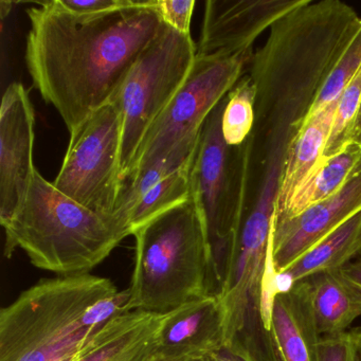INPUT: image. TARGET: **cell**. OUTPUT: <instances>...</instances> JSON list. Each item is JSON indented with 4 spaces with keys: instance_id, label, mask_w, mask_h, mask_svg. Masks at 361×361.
<instances>
[{
    "instance_id": "44dd1931",
    "label": "cell",
    "mask_w": 361,
    "mask_h": 361,
    "mask_svg": "<svg viewBox=\"0 0 361 361\" xmlns=\"http://www.w3.org/2000/svg\"><path fill=\"white\" fill-rule=\"evenodd\" d=\"M196 152V151H195ZM193 157L175 172L154 185L139 200L130 219V233L158 215L187 202L192 196Z\"/></svg>"
},
{
    "instance_id": "e0dca14e",
    "label": "cell",
    "mask_w": 361,
    "mask_h": 361,
    "mask_svg": "<svg viewBox=\"0 0 361 361\" xmlns=\"http://www.w3.org/2000/svg\"><path fill=\"white\" fill-rule=\"evenodd\" d=\"M335 104L308 118L291 141L279 181L276 221L286 212L298 190L324 157Z\"/></svg>"
},
{
    "instance_id": "f546056e",
    "label": "cell",
    "mask_w": 361,
    "mask_h": 361,
    "mask_svg": "<svg viewBox=\"0 0 361 361\" xmlns=\"http://www.w3.org/2000/svg\"><path fill=\"white\" fill-rule=\"evenodd\" d=\"M350 141H356L361 145V106L359 109L358 118H357L356 124H355L354 130H353Z\"/></svg>"
},
{
    "instance_id": "9a60e30c",
    "label": "cell",
    "mask_w": 361,
    "mask_h": 361,
    "mask_svg": "<svg viewBox=\"0 0 361 361\" xmlns=\"http://www.w3.org/2000/svg\"><path fill=\"white\" fill-rule=\"evenodd\" d=\"M157 326L139 310L111 319L81 345L54 361H147L157 350Z\"/></svg>"
},
{
    "instance_id": "4fadbf2b",
    "label": "cell",
    "mask_w": 361,
    "mask_h": 361,
    "mask_svg": "<svg viewBox=\"0 0 361 361\" xmlns=\"http://www.w3.org/2000/svg\"><path fill=\"white\" fill-rule=\"evenodd\" d=\"M360 212L361 171H359L335 195L308 207L295 216L274 221L271 236L274 278Z\"/></svg>"
},
{
    "instance_id": "7a4b0ae2",
    "label": "cell",
    "mask_w": 361,
    "mask_h": 361,
    "mask_svg": "<svg viewBox=\"0 0 361 361\" xmlns=\"http://www.w3.org/2000/svg\"><path fill=\"white\" fill-rule=\"evenodd\" d=\"M360 26V16L346 4L308 0L269 29L247 67L257 96L255 128L245 145L255 169L283 166L323 84Z\"/></svg>"
},
{
    "instance_id": "603a6c76",
    "label": "cell",
    "mask_w": 361,
    "mask_h": 361,
    "mask_svg": "<svg viewBox=\"0 0 361 361\" xmlns=\"http://www.w3.org/2000/svg\"><path fill=\"white\" fill-rule=\"evenodd\" d=\"M360 71L361 26L329 73L308 118L336 103L346 86L355 79Z\"/></svg>"
},
{
    "instance_id": "cb8c5ba5",
    "label": "cell",
    "mask_w": 361,
    "mask_h": 361,
    "mask_svg": "<svg viewBox=\"0 0 361 361\" xmlns=\"http://www.w3.org/2000/svg\"><path fill=\"white\" fill-rule=\"evenodd\" d=\"M361 106V71L336 101L324 156L333 155L350 142Z\"/></svg>"
},
{
    "instance_id": "2e32d148",
    "label": "cell",
    "mask_w": 361,
    "mask_h": 361,
    "mask_svg": "<svg viewBox=\"0 0 361 361\" xmlns=\"http://www.w3.org/2000/svg\"><path fill=\"white\" fill-rule=\"evenodd\" d=\"M270 331L280 361H318L321 335L317 329L305 281L276 293Z\"/></svg>"
},
{
    "instance_id": "3957f363",
    "label": "cell",
    "mask_w": 361,
    "mask_h": 361,
    "mask_svg": "<svg viewBox=\"0 0 361 361\" xmlns=\"http://www.w3.org/2000/svg\"><path fill=\"white\" fill-rule=\"evenodd\" d=\"M128 300L107 278L44 279L0 310V361H54L128 312Z\"/></svg>"
},
{
    "instance_id": "d6986e66",
    "label": "cell",
    "mask_w": 361,
    "mask_h": 361,
    "mask_svg": "<svg viewBox=\"0 0 361 361\" xmlns=\"http://www.w3.org/2000/svg\"><path fill=\"white\" fill-rule=\"evenodd\" d=\"M317 329L321 336L348 331L361 316V293L336 271L305 279Z\"/></svg>"
},
{
    "instance_id": "30bf717a",
    "label": "cell",
    "mask_w": 361,
    "mask_h": 361,
    "mask_svg": "<svg viewBox=\"0 0 361 361\" xmlns=\"http://www.w3.org/2000/svg\"><path fill=\"white\" fill-rule=\"evenodd\" d=\"M252 54L196 56L185 83L143 138L124 180L200 133L213 109L242 79Z\"/></svg>"
},
{
    "instance_id": "836d02e7",
    "label": "cell",
    "mask_w": 361,
    "mask_h": 361,
    "mask_svg": "<svg viewBox=\"0 0 361 361\" xmlns=\"http://www.w3.org/2000/svg\"><path fill=\"white\" fill-rule=\"evenodd\" d=\"M360 361H361V358H360Z\"/></svg>"
},
{
    "instance_id": "7c38bea8",
    "label": "cell",
    "mask_w": 361,
    "mask_h": 361,
    "mask_svg": "<svg viewBox=\"0 0 361 361\" xmlns=\"http://www.w3.org/2000/svg\"><path fill=\"white\" fill-rule=\"evenodd\" d=\"M308 0H208L197 56L252 54L257 37Z\"/></svg>"
},
{
    "instance_id": "277c9868",
    "label": "cell",
    "mask_w": 361,
    "mask_h": 361,
    "mask_svg": "<svg viewBox=\"0 0 361 361\" xmlns=\"http://www.w3.org/2000/svg\"><path fill=\"white\" fill-rule=\"evenodd\" d=\"M279 179H266L240 209L219 297L225 348L246 361H280L270 331L271 236Z\"/></svg>"
},
{
    "instance_id": "d6a6232c",
    "label": "cell",
    "mask_w": 361,
    "mask_h": 361,
    "mask_svg": "<svg viewBox=\"0 0 361 361\" xmlns=\"http://www.w3.org/2000/svg\"><path fill=\"white\" fill-rule=\"evenodd\" d=\"M192 361H213L212 358H211V356L204 357V358L202 359H196V360H192Z\"/></svg>"
},
{
    "instance_id": "ba28073f",
    "label": "cell",
    "mask_w": 361,
    "mask_h": 361,
    "mask_svg": "<svg viewBox=\"0 0 361 361\" xmlns=\"http://www.w3.org/2000/svg\"><path fill=\"white\" fill-rule=\"evenodd\" d=\"M228 94L207 118L192 166V196L206 223L217 289H221L240 219L244 154L221 132Z\"/></svg>"
},
{
    "instance_id": "484cf974",
    "label": "cell",
    "mask_w": 361,
    "mask_h": 361,
    "mask_svg": "<svg viewBox=\"0 0 361 361\" xmlns=\"http://www.w3.org/2000/svg\"><path fill=\"white\" fill-rule=\"evenodd\" d=\"M162 23L183 35H190L194 0H149Z\"/></svg>"
},
{
    "instance_id": "6da1fadb",
    "label": "cell",
    "mask_w": 361,
    "mask_h": 361,
    "mask_svg": "<svg viewBox=\"0 0 361 361\" xmlns=\"http://www.w3.org/2000/svg\"><path fill=\"white\" fill-rule=\"evenodd\" d=\"M27 14L29 75L69 133L111 100L136 59L164 26L149 0L92 16H75L52 0Z\"/></svg>"
},
{
    "instance_id": "ac0fdd59",
    "label": "cell",
    "mask_w": 361,
    "mask_h": 361,
    "mask_svg": "<svg viewBox=\"0 0 361 361\" xmlns=\"http://www.w3.org/2000/svg\"><path fill=\"white\" fill-rule=\"evenodd\" d=\"M361 252V212L348 219L272 280V295L316 274L336 271Z\"/></svg>"
},
{
    "instance_id": "83f0119b",
    "label": "cell",
    "mask_w": 361,
    "mask_h": 361,
    "mask_svg": "<svg viewBox=\"0 0 361 361\" xmlns=\"http://www.w3.org/2000/svg\"><path fill=\"white\" fill-rule=\"evenodd\" d=\"M341 276L361 293V259L348 263L339 270Z\"/></svg>"
},
{
    "instance_id": "4dcf8cb0",
    "label": "cell",
    "mask_w": 361,
    "mask_h": 361,
    "mask_svg": "<svg viewBox=\"0 0 361 361\" xmlns=\"http://www.w3.org/2000/svg\"><path fill=\"white\" fill-rule=\"evenodd\" d=\"M0 11H1V18H5L7 16V14H9L10 10H11V3H6V1H3V3H0Z\"/></svg>"
},
{
    "instance_id": "9c48e42d",
    "label": "cell",
    "mask_w": 361,
    "mask_h": 361,
    "mask_svg": "<svg viewBox=\"0 0 361 361\" xmlns=\"http://www.w3.org/2000/svg\"><path fill=\"white\" fill-rule=\"evenodd\" d=\"M122 128L115 103L94 111L71 133L62 168L52 183L67 197L111 219L123 188Z\"/></svg>"
},
{
    "instance_id": "f1b7e54d",
    "label": "cell",
    "mask_w": 361,
    "mask_h": 361,
    "mask_svg": "<svg viewBox=\"0 0 361 361\" xmlns=\"http://www.w3.org/2000/svg\"><path fill=\"white\" fill-rule=\"evenodd\" d=\"M211 358H212L213 361H246L240 358V357L236 356L233 353L226 350L225 348L211 355Z\"/></svg>"
},
{
    "instance_id": "d4e9b609",
    "label": "cell",
    "mask_w": 361,
    "mask_h": 361,
    "mask_svg": "<svg viewBox=\"0 0 361 361\" xmlns=\"http://www.w3.org/2000/svg\"><path fill=\"white\" fill-rule=\"evenodd\" d=\"M361 326L335 335L321 336L318 361H360Z\"/></svg>"
},
{
    "instance_id": "5bb4252c",
    "label": "cell",
    "mask_w": 361,
    "mask_h": 361,
    "mask_svg": "<svg viewBox=\"0 0 361 361\" xmlns=\"http://www.w3.org/2000/svg\"><path fill=\"white\" fill-rule=\"evenodd\" d=\"M224 348L223 307L216 295H209L166 314L156 354L174 361H192Z\"/></svg>"
},
{
    "instance_id": "ffe728a7",
    "label": "cell",
    "mask_w": 361,
    "mask_h": 361,
    "mask_svg": "<svg viewBox=\"0 0 361 361\" xmlns=\"http://www.w3.org/2000/svg\"><path fill=\"white\" fill-rule=\"evenodd\" d=\"M359 171H361V145L350 141L337 153L323 157L316 170L298 190L286 212L274 221L295 216L308 207L335 195Z\"/></svg>"
},
{
    "instance_id": "8992f818",
    "label": "cell",
    "mask_w": 361,
    "mask_h": 361,
    "mask_svg": "<svg viewBox=\"0 0 361 361\" xmlns=\"http://www.w3.org/2000/svg\"><path fill=\"white\" fill-rule=\"evenodd\" d=\"M3 227L6 257L22 249L33 266L60 276L90 274L126 238L111 217L67 197L37 170Z\"/></svg>"
},
{
    "instance_id": "1f68e13d",
    "label": "cell",
    "mask_w": 361,
    "mask_h": 361,
    "mask_svg": "<svg viewBox=\"0 0 361 361\" xmlns=\"http://www.w3.org/2000/svg\"><path fill=\"white\" fill-rule=\"evenodd\" d=\"M147 361H174V360H171V359L164 358V357H162L161 355L155 354V355H153V356L149 357V358L147 359Z\"/></svg>"
},
{
    "instance_id": "52a82bcc",
    "label": "cell",
    "mask_w": 361,
    "mask_h": 361,
    "mask_svg": "<svg viewBox=\"0 0 361 361\" xmlns=\"http://www.w3.org/2000/svg\"><path fill=\"white\" fill-rule=\"evenodd\" d=\"M197 46L191 35L164 24L141 52L109 102L121 111V174L126 178L145 135L191 73Z\"/></svg>"
},
{
    "instance_id": "8fae6325",
    "label": "cell",
    "mask_w": 361,
    "mask_h": 361,
    "mask_svg": "<svg viewBox=\"0 0 361 361\" xmlns=\"http://www.w3.org/2000/svg\"><path fill=\"white\" fill-rule=\"evenodd\" d=\"M35 109L20 83L6 90L0 109V223L22 206L35 176Z\"/></svg>"
},
{
    "instance_id": "4316f807",
    "label": "cell",
    "mask_w": 361,
    "mask_h": 361,
    "mask_svg": "<svg viewBox=\"0 0 361 361\" xmlns=\"http://www.w3.org/2000/svg\"><path fill=\"white\" fill-rule=\"evenodd\" d=\"M56 5L75 16H102L133 7L132 0H54Z\"/></svg>"
},
{
    "instance_id": "5b68a950",
    "label": "cell",
    "mask_w": 361,
    "mask_h": 361,
    "mask_svg": "<svg viewBox=\"0 0 361 361\" xmlns=\"http://www.w3.org/2000/svg\"><path fill=\"white\" fill-rule=\"evenodd\" d=\"M135 238L128 310L168 314L217 295L204 217L193 196L141 226Z\"/></svg>"
},
{
    "instance_id": "7402d4cb",
    "label": "cell",
    "mask_w": 361,
    "mask_h": 361,
    "mask_svg": "<svg viewBox=\"0 0 361 361\" xmlns=\"http://www.w3.org/2000/svg\"><path fill=\"white\" fill-rule=\"evenodd\" d=\"M255 87L244 75L228 94L221 118V132L229 147H240L252 133L255 122Z\"/></svg>"
}]
</instances>
